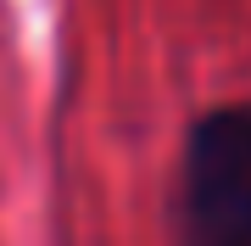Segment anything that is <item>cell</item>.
Listing matches in <instances>:
<instances>
[{
    "mask_svg": "<svg viewBox=\"0 0 251 246\" xmlns=\"http://www.w3.org/2000/svg\"><path fill=\"white\" fill-rule=\"evenodd\" d=\"M179 246H251V95L201 112L173 179Z\"/></svg>",
    "mask_w": 251,
    "mask_h": 246,
    "instance_id": "cell-1",
    "label": "cell"
}]
</instances>
